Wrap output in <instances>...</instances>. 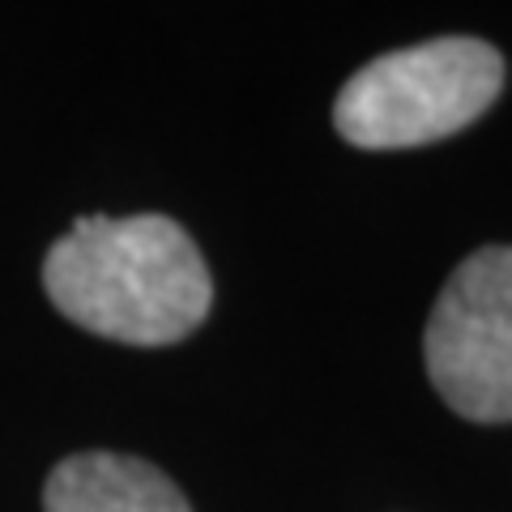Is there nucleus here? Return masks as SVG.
<instances>
[{"label":"nucleus","mask_w":512,"mask_h":512,"mask_svg":"<svg viewBox=\"0 0 512 512\" xmlns=\"http://www.w3.org/2000/svg\"><path fill=\"white\" fill-rule=\"evenodd\" d=\"M43 286L73 325L128 346L180 342L214 303L201 248L167 214L77 218L47 248Z\"/></svg>","instance_id":"1"},{"label":"nucleus","mask_w":512,"mask_h":512,"mask_svg":"<svg viewBox=\"0 0 512 512\" xmlns=\"http://www.w3.org/2000/svg\"><path fill=\"white\" fill-rule=\"evenodd\" d=\"M504 60L483 39H431L389 52L350 77L333 124L359 150H406L461 133L495 103Z\"/></svg>","instance_id":"2"},{"label":"nucleus","mask_w":512,"mask_h":512,"mask_svg":"<svg viewBox=\"0 0 512 512\" xmlns=\"http://www.w3.org/2000/svg\"><path fill=\"white\" fill-rule=\"evenodd\" d=\"M427 376L470 423H512V248H478L453 269L423 333Z\"/></svg>","instance_id":"3"},{"label":"nucleus","mask_w":512,"mask_h":512,"mask_svg":"<svg viewBox=\"0 0 512 512\" xmlns=\"http://www.w3.org/2000/svg\"><path fill=\"white\" fill-rule=\"evenodd\" d=\"M43 512H192L180 487L141 457L77 453L47 474Z\"/></svg>","instance_id":"4"}]
</instances>
